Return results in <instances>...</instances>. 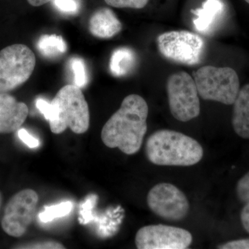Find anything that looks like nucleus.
<instances>
[{"mask_svg": "<svg viewBox=\"0 0 249 249\" xmlns=\"http://www.w3.org/2000/svg\"><path fill=\"white\" fill-rule=\"evenodd\" d=\"M149 0H105L106 4L116 8L141 9L145 7Z\"/></svg>", "mask_w": 249, "mask_h": 249, "instance_id": "obj_19", "label": "nucleus"}, {"mask_svg": "<svg viewBox=\"0 0 249 249\" xmlns=\"http://www.w3.org/2000/svg\"><path fill=\"white\" fill-rule=\"evenodd\" d=\"M237 197L242 202L249 201V172L239 180L236 186Z\"/></svg>", "mask_w": 249, "mask_h": 249, "instance_id": "obj_21", "label": "nucleus"}, {"mask_svg": "<svg viewBox=\"0 0 249 249\" xmlns=\"http://www.w3.org/2000/svg\"><path fill=\"white\" fill-rule=\"evenodd\" d=\"M36 64L35 54L27 45L16 44L0 51V93L12 91L27 82Z\"/></svg>", "mask_w": 249, "mask_h": 249, "instance_id": "obj_5", "label": "nucleus"}, {"mask_svg": "<svg viewBox=\"0 0 249 249\" xmlns=\"http://www.w3.org/2000/svg\"><path fill=\"white\" fill-rule=\"evenodd\" d=\"M36 107L40 111L41 114L45 116L46 120L49 121L51 118V114H52L51 103H49L44 98H39L36 101Z\"/></svg>", "mask_w": 249, "mask_h": 249, "instance_id": "obj_25", "label": "nucleus"}, {"mask_svg": "<svg viewBox=\"0 0 249 249\" xmlns=\"http://www.w3.org/2000/svg\"><path fill=\"white\" fill-rule=\"evenodd\" d=\"M148 112L147 103L142 96H126L121 107L103 126V143L109 148L117 147L126 155L138 152L147 132Z\"/></svg>", "mask_w": 249, "mask_h": 249, "instance_id": "obj_1", "label": "nucleus"}, {"mask_svg": "<svg viewBox=\"0 0 249 249\" xmlns=\"http://www.w3.org/2000/svg\"><path fill=\"white\" fill-rule=\"evenodd\" d=\"M232 125L239 137L249 139V84L240 89L234 101Z\"/></svg>", "mask_w": 249, "mask_h": 249, "instance_id": "obj_14", "label": "nucleus"}, {"mask_svg": "<svg viewBox=\"0 0 249 249\" xmlns=\"http://www.w3.org/2000/svg\"><path fill=\"white\" fill-rule=\"evenodd\" d=\"M137 63V55L132 49L121 47L111 54L109 70L116 77L127 76L132 71Z\"/></svg>", "mask_w": 249, "mask_h": 249, "instance_id": "obj_15", "label": "nucleus"}, {"mask_svg": "<svg viewBox=\"0 0 249 249\" xmlns=\"http://www.w3.org/2000/svg\"><path fill=\"white\" fill-rule=\"evenodd\" d=\"M149 209L165 220H182L188 215L190 205L184 193L168 183L155 185L147 196Z\"/></svg>", "mask_w": 249, "mask_h": 249, "instance_id": "obj_9", "label": "nucleus"}, {"mask_svg": "<svg viewBox=\"0 0 249 249\" xmlns=\"http://www.w3.org/2000/svg\"><path fill=\"white\" fill-rule=\"evenodd\" d=\"M27 1L31 6H40L47 4L49 1H52V0H27Z\"/></svg>", "mask_w": 249, "mask_h": 249, "instance_id": "obj_27", "label": "nucleus"}, {"mask_svg": "<svg viewBox=\"0 0 249 249\" xmlns=\"http://www.w3.org/2000/svg\"><path fill=\"white\" fill-rule=\"evenodd\" d=\"M193 242V235L186 229L157 224L139 229L136 234L139 249H185Z\"/></svg>", "mask_w": 249, "mask_h": 249, "instance_id": "obj_10", "label": "nucleus"}, {"mask_svg": "<svg viewBox=\"0 0 249 249\" xmlns=\"http://www.w3.org/2000/svg\"><path fill=\"white\" fill-rule=\"evenodd\" d=\"M89 29L95 37L109 39L121 32L122 24L112 10L102 8L95 11L91 16Z\"/></svg>", "mask_w": 249, "mask_h": 249, "instance_id": "obj_13", "label": "nucleus"}, {"mask_svg": "<svg viewBox=\"0 0 249 249\" xmlns=\"http://www.w3.org/2000/svg\"><path fill=\"white\" fill-rule=\"evenodd\" d=\"M241 222L246 231L249 233V201L246 203L240 214Z\"/></svg>", "mask_w": 249, "mask_h": 249, "instance_id": "obj_26", "label": "nucleus"}, {"mask_svg": "<svg viewBox=\"0 0 249 249\" xmlns=\"http://www.w3.org/2000/svg\"><path fill=\"white\" fill-rule=\"evenodd\" d=\"M160 53L170 61L186 65L199 63L204 54L205 42L197 34L188 31H171L157 38Z\"/></svg>", "mask_w": 249, "mask_h": 249, "instance_id": "obj_7", "label": "nucleus"}, {"mask_svg": "<svg viewBox=\"0 0 249 249\" xmlns=\"http://www.w3.org/2000/svg\"><path fill=\"white\" fill-rule=\"evenodd\" d=\"M54 6L62 13L76 14L80 9L78 0H52Z\"/></svg>", "mask_w": 249, "mask_h": 249, "instance_id": "obj_20", "label": "nucleus"}, {"mask_svg": "<svg viewBox=\"0 0 249 249\" xmlns=\"http://www.w3.org/2000/svg\"><path fill=\"white\" fill-rule=\"evenodd\" d=\"M1 203H2V196H1V193H0V209H1Z\"/></svg>", "mask_w": 249, "mask_h": 249, "instance_id": "obj_28", "label": "nucleus"}, {"mask_svg": "<svg viewBox=\"0 0 249 249\" xmlns=\"http://www.w3.org/2000/svg\"><path fill=\"white\" fill-rule=\"evenodd\" d=\"M245 1L249 4V0H245Z\"/></svg>", "mask_w": 249, "mask_h": 249, "instance_id": "obj_29", "label": "nucleus"}, {"mask_svg": "<svg viewBox=\"0 0 249 249\" xmlns=\"http://www.w3.org/2000/svg\"><path fill=\"white\" fill-rule=\"evenodd\" d=\"M39 196L32 189L18 192L10 199L5 207L1 225L11 237H22L35 217Z\"/></svg>", "mask_w": 249, "mask_h": 249, "instance_id": "obj_8", "label": "nucleus"}, {"mask_svg": "<svg viewBox=\"0 0 249 249\" xmlns=\"http://www.w3.org/2000/svg\"><path fill=\"white\" fill-rule=\"evenodd\" d=\"M51 131L60 134L67 128L73 133L84 134L89 127V109L81 89L75 85L62 88L51 102Z\"/></svg>", "mask_w": 249, "mask_h": 249, "instance_id": "obj_3", "label": "nucleus"}, {"mask_svg": "<svg viewBox=\"0 0 249 249\" xmlns=\"http://www.w3.org/2000/svg\"><path fill=\"white\" fill-rule=\"evenodd\" d=\"M67 44L61 36L45 35L39 39L37 49L46 58H53L67 52Z\"/></svg>", "mask_w": 249, "mask_h": 249, "instance_id": "obj_16", "label": "nucleus"}, {"mask_svg": "<svg viewBox=\"0 0 249 249\" xmlns=\"http://www.w3.org/2000/svg\"><path fill=\"white\" fill-rule=\"evenodd\" d=\"M70 67L73 72L74 85L80 89L86 86L88 76L84 60L79 57H73L70 60Z\"/></svg>", "mask_w": 249, "mask_h": 249, "instance_id": "obj_18", "label": "nucleus"}, {"mask_svg": "<svg viewBox=\"0 0 249 249\" xmlns=\"http://www.w3.org/2000/svg\"><path fill=\"white\" fill-rule=\"evenodd\" d=\"M224 5L221 0H206L201 8L192 11L195 15L193 26L197 32L209 35L214 30L222 16Z\"/></svg>", "mask_w": 249, "mask_h": 249, "instance_id": "obj_12", "label": "nucleus"}, {"mask_svg": "<svg viewBox=\"0 0 249 249\" xmlns=\"http://www.w3.org/2000/svg\"><path fill=\"white\" fill-rule=\"evenodd\" d=\"M145 154L153 164L191 166L200 161L204 150L199 142L189 136L170 129H160L147 139Z\"/></svg>", "mask_w": 249, "mask_h": 249, "instance_id": "obj_2", "label": "nucleus"}, {"mask_svg": "<svg viewBox=\"0 0 249 249\" xmlns=\"http://www.w3.org/2000/svg\"><path fill=\"white\" fill-rule=\"evenodd\" d=\"M166 89L170 112L175 119L188 122L199 115V93L191 75L185 71L170 75L167 80Z\"/></svg>", "mask_w": 249, "mask_h": 249, "instance_id": "obj_6", "label": "nucleus"}, {"mask_svg": "<svg viewBox=\"0 0 249 249\" xmlns=\"http://www.w3.org/2000/svg\"><path fill=\"white\" fill-rule=\"evenodd\" d=\"M29 108L7 93H0V134H9L20 128L25 122Z\"/></svg>", "mask_w": 249, "mask_h": 249, "instance_id": "obj_11", "label": "nucleus"}, {"mask_svg": "<svg viewBox=\"0 0 249 249\" xmlns=\"http://www.w3.org/2000/svg\"><path fill=\"white\" fill-rule=\"evenodd\" d=\"M73 207L71 201H64L54 206H47L39 214V219L43 223L52 222L54 219L65 217L70 214Z\"/></svg>", "mask_w": 249, "mask_h": 249, "instance_id": "obj_17", "label": "nucleus"}, {"mask_svg": "<svg viewBox=\"0 0 249 249\" xmlns=\"http://www.w3.org/2000/svg\"><path fill=\"white\" fill-rule=\"evenodd\" d=\"M18 249H64L65 246L55 241H42V242L29 243L20 246Z\"/></svg>", "mask_w": 249, "mask_h": 249, "instance_id": "obj_22", "label": "nucleus"}, {"mask_svg": "<svg viewBox=\"0 0 249 249\" xmlns=\"http://www.w3.org/2000/svg\"><path fill=\"white\" fill-rule=\"evenodd\" d=\"M193 76L203 99L228 106L233 104L240 91V80L233 69L208 65L196 70Z\"/></svg>", "mask_w": 249, "mask_h": 249, "instance_id": "obj_4", "label": "nucleus"}, {"mask_svg": "<svg viewBox=\"0 0 249 249\" xmlns=\"http://www.w3.org/2000/svg\"><path fill=\"white\" fill-rule=\"evenodd\" d=\"M18 137L22 141V142L31 148H35L40 145L38 139L31 135L26 129L19 128L18 129Z\"/></svg>", "mask_w": 249, "mask_h": 249, "instance_id": "obj_23", "label": "nucleus"}, {"mask_svg": "<svg viewBox=\"0 0 249 249\" xmlns=\"http://www.w3.org/2000/svg\"><path fill=\"white\" fill-rule=\"evenodd\" d=\"M219 249H249V238L232 240L219 245Z\"/></svg>", "mask_w": 249, "mask_h": 249, "instance_id": "obj_24", "label": "nucleus"}]
</instances>
